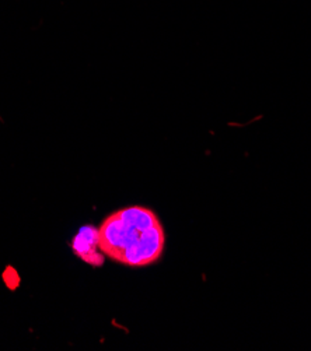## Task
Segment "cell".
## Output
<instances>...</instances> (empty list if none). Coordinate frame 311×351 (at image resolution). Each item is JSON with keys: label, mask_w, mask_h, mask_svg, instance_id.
Here are the masks:
<instances>
[{"label": "cell", "mask_w": 311, "mask_h": 351, "mask_svg": "<svg viewBox=\"0 0 311 351\" xmlns=\"http://www.w3.org/2000/svg\"><path fill=\"white\" fill-rule=\"evenodd\" d=\"M98 247L104 256L126 267H146L160 261L165 231L152 208L133 204L108 215L98 227Z\"/></svg>", "instance_id": "obj_1"}, {"label": "cell", "mask_w": 311, "mask_h": 351, "mask_svg": "<svg viewBox=\"0 0 311 351\" xmlns=\"http://www.w3.org/2000/svg\"><path fill=\"white\" fill-rule=\"evenodd\" d=\"M72 250L78 258L89 265L101 266L104 262L98 247V228L93 226H84L80 228L72 241Z\"/></svg>", "instance_id": "obj_2"}]
</instances>
